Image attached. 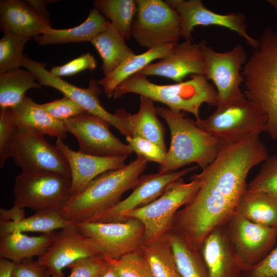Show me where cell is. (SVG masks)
Listing matches in <instances>:
<instances>
[{
	"label": "cell",
	"mask_w": 277,
	"mask_h": 277,
	"mask_svg": "<svg viewBox=\"0 0 277 277\" xmlns=\"http://www.w3.org/2000/svg\"><path fill=\"white\" fill-rule=\"evenodd\" d=\"M268 156L260 135L226 143L211 164L193 174L199 182V189L191 201L176 212L171 229L200 250L206 236L225 224L235 211L247 187L250 170Z\"/></svg>",
	"instance_id": "cell-1"
},
{
	"label": "cell",
	"mask_w": 277,
	"mask_h": 277,
	"mask_svg": "<svg viewBox=\"0 0 277 277\" xmlns=\"http://www.w3.org/2000/svg\"><path fill=\"white\" fill-rule=\"evenodd\" d=\"M148 163L137 156L123 167L101 174L81 192L71 196L60 213L68 222L78 223L112 207L125 192L134 189Z\"/></svg>",
	"instance_id": "cell-2"
},
{
	"label": "cell",
	"mask_w": 277,
	"mask_h": 277,
	"mask_svg": "<svg viewBox=\"0 0 277 277\" xmlns=\"http://www.w3.org/2000/svg\"><path fill=\"white\" fill-rule=\"evenodd\" d=\"M156 110L167 124L171 135L169 148L159 172L176 171L192 163L203 170L213 162L226 143L198 127L184 112L162 106Z\"/></svg>",
	"instance_id": "cell-3"
},
{
	"label": "cell",
	"mask_w": 277,
	"mask_h": 277,
	"mask_svg": "<svg viewBox=\"0 0 277 277\" xmlns=\"http://www.w3.org/2000/svg\"><path fill=\"white\" fill-rule=\"evenodd\" d=\"M242 72L245 97L267 117L265 131L277 141V28L264 30Z\"/></svg>",
	"instance_id": "cell-4"
},
{
	"label": "cell",
	"mask_w": 277,
	"mask_h": 277,
	"mask_svg": "<svg viewBox=\"0 0 277 277\" xmlns=\"http://www.w3.org/2000/svg\"><path fill=\"white\" fill-rule=\"evenodd\" d=\"M128 93L161 103L173 111L190 113L196 121L201 119L200 109L203 104L216 107L219 104L216 89L204 75H193L188 80L173 84L160 85L137 73L119 85L112 97L117 99Z\"/></svg>",
	"instance_id": "cell-5"
},
{
	"label": "cell",
	"mask_w": 277,
	"mask_h": 277,
	"mask_svg": "<svg viewBox=\"0 0 277 277\" xmlns=\"http://www.w3.org/2000/svg\"><path fill=\"white\" fill-rule=\"evenodd\" d=\"M267 122L265 113L245 97L219 105L206 118L195 121L198 127L227 143L260 135Z\"/></svg>",
	"instance_id": "cell-6"
},
{
	"label": "cell",
	"mask_w": 277,
	"mask_h": 277,
	"mask_svg": "<svg viewBox=\"0 0 277 277\" xmlns=\"http://www.w3.org/2000/svg\"><path fill=\"white\" fill-rule=\"evenodd\" d=\"M199 187V182L193 175L189 183L180 179L154 201L124 213L121 222L129 219L141 221L145 228V244L151 243L171 229L176 212L191 201Z\"/></svg>",
	"instance_id": "cell-7"
},
{
	"label": "cell",
	"mask_w": 277,
	"mask_h": 277,
	"mask_svg": "<svg viewBox=\"0 0 277 277\" xmlns=\"http://www.w3.org/2000/svg\"><path fill=\"white\" fill-rule=\"evenodd\" d=\"M13 206L29 208L35 212H60L72 196L71 177L52 172L17 175L13 187Z\"/></svg>",
	"instance_id": "cell-8"
},
{
	"label": "cell",
	"mask_w": 277,
	"mask_h": 277,
	"mask_svg": "<svg viewBox=\"0 0 277 277\" xmlns=\"http://www.w3.org/2000/svg\"><path fill=\"white\" fill-rule=\"evenodd\" d=\"M137 9L132 37L148 49L177 43L181 37V18L165 1L136 0Z\"/></svg>",
	"instance_id": "cell-9"
},
{
	"label": "cell",
	"mask_w": 277,
	"mask_h": 277,
	"mask_svg": "<svg viewBox=\"0 0 277 277\" xmlns=\"http://www.w3.org/2000/svg\"><path fill=\"white\" fill-rule=\"evenodd\" d=\"M11 157L24 172H52L71 177L68 162L60 149L24 126H18Z\"/></svg>",
	"instance_id": "cell-10"
},
{
	"label": "cell",
	"mask_w": 277,
	"mask_h": 277,
	"mask_svg": "<svg viewBox=\"0 0 277 277\" xmlns=\"http://www.w3.org/2000/svg\"><path fill=\"white\" fill-rule=\"evenodd\" d=\"M80 231L98 247L104 259H118L141 249L145 244V228L135 219L122 222L75 223Z\"/></svg>",
	"instance_id": "cell-11"
},
{
	"label": "cell",
	"mask_w": 277,
	"mask_h": 277,
	"mask_svg": "<svg viewBox=\"0 0 277 277\" xmlns=\"http://www.w3.org/2000/svg\"><path fill=\"white\" fill-rule=\"evenodd\" d=\"M200 43L205 61V75L215 86L217 106L245 97L241 88L244 82L241 70L248 59L243 46L237 44L230 51L219 52L208 46L205 40Z\"/></svg>",
	"instance_id": "cell-12"
},
{
	"label": "cell",
	"mask_w": 277,
	"mask_h": 277,
	"mask_svg": "<svg viewBox=\"0 0 277 277\" xmlns=\"http://www.w3.org/2000/svg\"><path fill=\"white\" fill-rule=\"evenodd\" d=\"M225 225L243 271L259 263L275 246L277 229L255 224L235 211Z\"/></svg>",
	"instance_id": "cell-13"
},
{
	"label": "cell",
	"mask_w": 277,
	"mask_h": 277,
	"mask_svg": "<svg viewBox=\"0 0 277 277\" xmlns=\"http://www.w3.org/2000/svg\"><path fill=\"white\" fill-rule=\"evenodd\" d=\"M45 63L31 60L25 55L23 67L32 72L37 81L42 86L56 89L81 106L85 111L97 116L107 121L122 134L127 136V132L118 114L115 111L112 114L107 111L102 105L100 95L102 89L98 81L91 79L87 88L78 87L52 75L46 69Z\"/></svg>",
	"instance_id": "cell-14"
},
{
	"label": "cell",
	"mask_w": 277,
	"mask_h": 277,
	"mask_svg": "<svg viewBox=\"0 0 277 277\" xmlns=\"http://www.w3.org/2000/svg\"><path fill=\"white\" fill-rule=\"evenodd\" d=\"M67 132L77 139L79 151L99 156L128 155L133 150L116 137L109 129L107 121L87 112L64 121Z\"/></svg>",
	"instance_id": "cell-15"
},
{
	"label": "cell",
	"mask_w": 277,
	"mask_h": 277,
	"mask_svg": "<svg viewBox=\"0 0 277 277\" xmlns=\"http://www.w3.org/2000/svg\"><path fill=\"white\" fill-rule=\"evenodd\" d=\"M175 9L181 18V36L185 41L193 42L191 33L197 26H218L237 33L254 50L259 46V41L247 32L246 16L242 13L222 14L207 9L200 0H167Z\"/></svg>",
	"instance_id": "cell-16"
},
{
	"label": "cell",
	"mask_w": 277,
	"mask_h": 277,
	"mask_svg": "<svg viewBox=\"0 0 277 277\" xmlns=\"http://www.w3.org/2000/svg\"><path fill=\"white\" fill-rule=\"evenodd\" d=\"M198 165L180 171L142 174L132 193L112 207L98 213L84 222H121L122 214L151 203L161 196L174 183L197 169Z\"/></svg>",
	"instance_id": "cell-17"
},
{
	"label": "cell",
	"mask_w": 277,
	"mask_h": 277,
	"mask_svg": "<svg viewBox=\"0 0 277 277\" xmlns=\"http://www.w3.org/2000/svg\"><path fill=\"white\" fill-rule=\"evenodd\" d=\"M91 256H101L98 247L82 233L75 223L70 222L56 233L51 245L37 260L53 277H65L63 268L80 259Z\"/></svg>",
	"instance_id": "cell-18"
},
{
	"label": "cell",
	"mask_w": 277,
	"mask_h": 277,
	"mask_svg": "<svg viewBox=\"0 0 277 277\" xmlns=\"http://www.w3.org/2000/svg\"><path fill=\"white\" fill-rule=\"evenodd\" d=\"M138 73L146 76L168 78L176 83L183 82L188 75H205V61L201 44L186 41L177 43L167 56L150 64Z\"/></svg>",
	"instance_id": "cell-19"
},
{
	"label": "cell",
	"mask_w": 277,
	"mask_h": 277,
	"mask_svg": "<svg viewBox=\"0 0 277 277\" xmlns=\"http://www.w3.org/2000/svg\"><path fill=\"white\" fill-rule=\"evenodd\" d=\"M57 146L65 155L71 172L72 196L83 190L97 176L111 170L125 166L127 155L99 156L74 151L61 139Z\"/></svg>",
	"instance_id": "cell-20"
},
{
	"label": "cell",
	"mask_w": 277,
	"mask_h": 277,
	"mask_svg": "<svg viewBox=\"0 0 277 277\" xmlns=\"http://www.w3.org/2000/svg\"><path fill=\"white\" fill-rule=\"evenodd\" d=\"M200 251L210 277H242L243 271L225 224L206 236Z\"/></svg>",
	"instance_id": "cell-21"
},
{
	"label": "cell",
	"mask_w": 277,
	"mask_h": 277,
	"mask_svg": "<svg viewBox=\"0 0 277 277\" xmlns=\"http://www.w3.org/2000/svg\"><path fill=\"white\" fill-rule=\"evenodd\" d=\"M0 28L4 34L34 38L52 28L49 19L38 15L26 1H0Z\"/></svg>",
	"instance_id": "cell-22"
},
{
	"label": "cell",
	"mask_w": 277,
	"mask_h": 277,
	"mask_svg": "<svg viewBox=\"0 0 277 277\" xmlns=\"http://www.w3.org/2000/svg\"><path fill=\"white\" fill-rule=\"evenodd\" d=\"M153 102L146 97L140 96V108L137 113L132 114L124 109L116 111L127 132V136L142 137L166 149L165 129L157 117Z\"/></svg>",
	"instance_id": "cell-23"
},
{
	"label": "cell",
	"mask_w": 277,
	"mask_h": 277,
	"mask_svg": "<svg viewBox=\"0 0 277 277\" xmlns=\"http://www.w3.org/2000/svg\"><path fill=\"white\" fill-rule=\"evenodd\" d=\"M54 231L38 236H28L15 231L0 236V256L14 263L38 258L45 253L53 242Z\"/></svg>",
	"instance_id": "cell-24"
},
{
	"label": "cell",
	"mask_w": 277,
	"mask_h": 277,
	"mask_svg": "<svg viewBox=\"0 0 277 277\" xmlns=\"http://www.w3.org/2000/svg\"><path fill=\"white\" fill-rule=\"evenodd\" d=\"M10 109L18 126L57 139L63 140L67 136L64 122L52 117L30 97L26 96L20 104Z\"/></svg>",
	"instance_id": "cell-25"
},
{
	"label": "cell",
	"mask_w": 277,
	"mask_h": 277,
	"mask_svg": "<svg viewBox=\"0 0 277 277\" xmlns=\"http://www.w3.org/2000/svg\"><path fill=\"white\" fill-rule=\"evenodd\" d=\"M110 22L96 8L91 9L86 19L74 27L55 29L52 28L44 34L34 38L40 45L91 42L104 30Z\"/></svg>",
	"instance_id": "cell-26"
},
{
	"label": "cell",
	"mask_w": 277,
	"mask_h": 277,
	"mask_svg": "<svg viewBox=\"0 0 277 277\" xmlns=\"http://www.w3.org/2000/svg\"><path fill=\"white\" fill-rule=\"evenodd\" d=\"M175 44L158 46L148 49L145 52L130 57L110 73L98 80L100 86L106 96L110 98L115 89L125 80L140 72L155 60H161L167 56Z\"/></svg>",
	"instance_id": "cell-27"
},
{
	"label": "cell",
	"mask_w": 277,
	"mask_h": 277,
	"mask_svg": "<svg viewBox=\"0 0 277 277\" xmlns=\"http://www.w3.org/2000/svg\"><path fill=\"white\" fill-rule=\"evenodd\" d=\"M125 39L110 23L104 30L90 42L102 60V69L104 76L135 54L127 45Z\"/></svg>",
	"instance_id": "cell-28"
},
{
	"label": "cell",
	"mask_w": 277,
	"mask_h": 277,
	"mask_svg": "<svg viewBox=\"0 0 277 277\" xmlns=\"http://www.w3.org/2000/svg\"><path fill=\"white\" fill-rule=\"evenodd\" d=\"M235 212L260 225L277 229V199L247 188L236 204Z\"/></svg>",
	"instance_id": "cell-29"
},
{
	"label": "cell",
	"mask_w": 277,
	"mask_h": 277,
	"mask_svg": "<svg viewBox=\"0 0 277 277\" xmlns=\"http://www.w3.org/2000/svg\"><path fill=\"white\" fill-rule=\"evenodd\" d=\"M35 74L29 70L21 68L0 73L1 110L12 108L20 104L30 89H41Z\"/></svg>",
	"instance_id": "cell-30"
},
{
	"label": "cell",
	"mask_w": 277,
	"mask_h": 277,
	"mask_svg": "<svg viewBox=\"0 0 277 277\" xmlns=\"http://www.w3.org/2000/svg\"><path fill=\"white\" fill-rule=\"evenodd\" d=\"M167 234L181 276L210 277L201 251L191 247L172 229Z\"/></svg>",
	"instance_id": "cell-31"
},
{
	"label": "cell",
	"mask_w": 277,
	"mask_h": 277,
	"mask_svg": "<svg viewBox=\"0 0 277 277\" xmlns=\"http://www.w3.org/2000/svg\"><path fill=\"white\" fill-rule=\"evenodd\" d=\"M154 277H182L167 233L141 248Z\"/></svg>",
	"instance_id": "cell-32"
},
{
	"label": "cell",
	"mask_w": 277,
	"mask_h": 277,
	"mask_svg": "<svg viewBox=\"0 0 277 277\" xmlns=\"http://www.w3.org/2000/svg\"><path fill=\"white\" fill-rule=\"evenodd\" d=\"M69 222L58 211L46 210L35 212L18 221H0V236L15 231L51 232L63 228Z\"/></svg>",
	"instance_id": "cell-33"
},
{
	"label": "cell",
	"mask_w": 277,
	"mask_h": 277,
	"mask_svg": "<svg viewBox=\"0 0 277 277\" xmlns=\"http://www.w3.org/2000/svg\"><path fill=\"white\" fill-rule=\"evenodd\" d=\"M93 5L125 39L132 37V26L137 9L136 0H95Z\"/></svg>",
	"instance_id": "cell-34"
},
{
	"label": "cell",
	"mask_w": 277,
	"mask_h": 277,
	"mask_svg": "<svg viewBox=\"0 0 277 277\" xmlns=\"http://www.w3.org/2000/svg\"><path fill=\"white\" fill-rule=\"evenodd\" d=\"M32 38L4 34L0 39V73L23 67L26 44Z\"/></svg>",
	"instance_id": "cell-35"
},
{
	"label": "cell",
	"mask_w": 277,
	"mask_h": 277,
	"mask_svg": "<svg viewBox=\"0 0 277 277\" xmlns=\"http://www.w3.org/2000/svg\"><path fill=\"white\" fill-rule=\"evenodd\" d=\"M105 260L114 268L120 277H154L141 249L118 259Z\"/></svg>",
	"instance_id": "cell-36"
},
{
	"label": "cell",
	"mask_w": 277,
	"mask_h": 277,
	"mask_svg": "<svg viewBox=\"0 0 277 277\" xmlns=\"http://www.w3.org/2000/svg\"><path fill=\"white\" fill-rule=\"evenodd\" d=\"M247 189L277 199V154L268 156L258 173L247 185Z\"/></svg>",
	"instance_id": "cell-37"
},
{
	"label": "cell",
	"mask_w": 277,
	"mask_h": 277,
	"mask_svg": "<svg viewBox=\"0 0 277 277\" xmlns=\"http://www.w3.org/2000/svg\"><path fill=\"white\" fill-rule=\"evenodd\" d=\"M18 125L11 109L1 110L0 113V168H3L7 160L11 157V150Z\"/></svg>",
	"instance_id": "cell-38"
},
{
	"label": "cell",
	"mask_w": 277,
	"mask_h": 277,
	"mask_svg": "<svg viewBox=\"0 0 277 277\" xmlns=\"http://www.w3.org/2000/svg\"><path fill=\"white\" fill-rule=\"evenodd\" d=\"M126 140L137 156H140L148 162H153L160 165L164 162L167 149L148 140L140 137H126Z\"/></svg>",
	"instance_id": "cell-39"
},
{
	"label": "cell",
	"mask_w": 277,
	"mask_h": 277,
	"mask_svg": "<svg viewBox=\"0 0 277 277\" xmlns=\"http://www.w3.org/2000/svg\"><path fill=\"white\" fill-rule=\"evenodd\" d=\"M39 106L52 117L63 122L86 112L78 104L66 96Z\"/></svg>",
	"instance_id": "cell-40"
},
{
	"label": "cell",
	"mask_w": 277,
	"mask_h": 277,
	"mask_svg": "<svg viewBox=\"0 0 277 277\" xmlns=\"http://www.w3.org/2000/svg\"><path fill=\"white\" fill-rule=\"evenodd\" d=\"M96 66L94 57L87 52L63 65L53 67L49 71L52 75L61 78L75 75L85 70L93 71Z\"/></svg>",
	"instance_id": "cell-41"
},
{
	"label": "cell",
	"mask_w": 277,
	"mask_h": 277,
	"mask_svg": "<svg viewBox=\"0 0 277 277\" xmlns=\"http://www.w3.org/2000/svg\"><path fill=\"white\" fill-rule=\"evenodd\" d=\"M107 264L106 260L100 256L81 258L68 266L70 273L67 277H96Z\"/></svg>",
	"instance_id": "cell-42"
},
{
	"label": "cell",
	"mask_w": 277,
	"mask_h": 277,
	"mask_svg": "<svg viewBox=\"0 0 277 277\" xmlns=\"http://www.w3.org/2000/svg\"><path fill=\"white\" fill-rule=\"evenodd\" d=\"M242 277H277V245L259 263L243 271Z\"/></svg>",
	"instance_id": "cell-43"
},
{
	"label": "cell",
	"mask_w": 277,
	"mask_h": 277,
	"mask_svg": "<svg viewBox=\"0 0 277 277\" xmlns=\"http://www.w3.org/2000/svg\"><path fill=\"white\" fill-rule=\"evenodd\" d=\"M49 270L38 260L25 259L14 263L12 277H50Z\"/></svg>",
	"instance_id": "cell-44"
},
{
	"label": "cell",
	"mask_w": 277,
	"mask_h": 277,
	"mask_svg": "<svg viewBox=\"0 0 277 277\" xmlns=\"http://www.w3.org/2000/svg\"><path fill=\"white\" fill-rule=\"evenodd\" d=\"M25 215L24 209L14 206L8 210L0 209V221H18L25 217Z\"/></svg>",
	"instance_id": "cell-45"
},
{
	"label": "cell",
	"mask_w": 277,
	"mask_h": 277,
	"mask_svg": "<svg viewBox=\"0 0 277 277\" xmlns=\"http://www.w3.org/2000/svg\"><path fill=\"white\" fill-rule=\"evenodd\" d=\"M57 1L48 0H27L26 2L31 6L35 11L42 17L49 19L50 13L46 7V5Z\"/></svg>",
	"instance_id": "cell-46"
},
{
	"label": "cell",
	"mask_w": 277,
	"mask_h": 277,
	"mask_svg": "<svg viewBox=\"0 0 277 277\" xmlns=\"http://www.w3.org/2000/svg\"><path fill=\"white\" fill-rule=\"evenodd\" d=\"M14 263L8 259H0V277H12Z\"/></svg>",
	"instance_id": "cell-47"
},
{
	"label": "cell",
	"mask_w": 277,
	"mask_h": 277,
	"mask_svg": "<svg viewBox=\"0 0 277 277\" xmlns=\"http://www.w3.org/2000/svg\"><path fill=\"white\" fill-rule=\"evenodd\" d=\"M96 277H120L114 268L109 263L102 268Z\"/></svg>",
	"instance_id": "cell-48"
},
{
	"label": "cell",
	"mask_w": 277,
	"mask_h": 277,
	"mask_svg": "<svg viewBox=\"0 0 277 277\" xmlns=\"http://www.w3.org/2000/svg\"><path fill=\"white\" fill-rule=\"evenodd\" d=\"M277 12V0H268L267 1Z\"/></svg>",
	"instance_id": "cell-49"
}]
</instances>
